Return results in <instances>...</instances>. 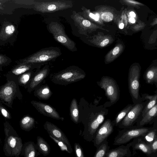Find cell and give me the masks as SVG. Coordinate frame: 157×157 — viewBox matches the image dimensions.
<instances>
[{
  "label": "cell",
  "instance_id": "1",
  "mask_svg": "<svg viewBox=\"0 0 157 157\" xmlns=\"http://www.w3.org/2000/svg\"><path fill=\"white\" fill-rule=\"evenodd\" d=\"M5 136L3 150L8 157H18L21 154L22 141L15 130L8 122L4 124Z\"/></svg>",
  "mask_w": 157,
  "mask_h": 157
},
{
  "label": "cell",
  "instance_id": "2",
  "mask_svg": "<svg viewBox=\"0 0 157 157\" xmlns=\"http://www.w3.org/2000/svg\"><path fill=\"white\" fill-rule=\"evenodd\" d=\"M86 76L85 72L76 66H71L58 72L52 74L51 81L54 83L67 85L83 79Z\"/></svg>",
  "mask_w": 157,
  "mask_h": 157
},
{
  "label": "cell",
  "instance_id": "3",
  "mask_svg": "<svg viewBox=\"0 0 157 157\" xmlns=\"http://www.w3.org/2000/svg\"><path fill=\"white\" fill-rule=\"evenodd\" d=\"M62 54L60 49L51 47L42 48L29 56L25 61L26 64H39L42 66L55 60Z\"/></svg>",
  "mask_w": 157,
  "mask_h": 157
},
{
  "label": "cell",
  "instance_id": "4",
  "mask_svg": "<svg viewBox=\"0 0 157 157\" xmlns=\"http://www.w3.org/2000/svg\"><path fill=\"white\" fill-rule=\"evenodd\" d=\"M73 6V2L70 0H39L35 1L34 7L35 10L45 13L64 10Z\"/></svg>",
  "mask_w": 157,
  "mask_h": 157
},
{
  "label": "cell",
  "instance_id": "5",
  "mask_svg": "<svg viewBox=\"0 0 157 157\" xmlns=\"http://www.w3.org/2000/svg\"><path fill=\"white\" fill-rule=\"evenodd\" d=\"M50 32L58 42L72 52L77 50L75 42L65 33L62 25L56 22H52L48 26Z\"/></svg>",
  "mask_w": 157,
  "mask_h": 157
},
{
  "label": "cell",
  "instance_id": "6",
  "mask_svg": "<svg viewBox=\"0 0 157 157\" xmlns=\"http://www.w3.org/2000/svg\"><path fill=\"white\" fill-rule=\"evenodd\" d=\"M152 129L147 127H139L121 131L115 137L113 145H120L126 144L132 139L144 136Z\"/></svg>",
  "mask_w": 157,
  "mask_h": 157
},
{
  "label": "cell",
  "instance_id": "7",
  "mask_svg": "<svg viewBox=\"0 0 157 157\" xmlns=\"http://www.w3.org/2000/svg\"><path fill=\"white\" fill-rule=\"evenodd\" d=\"M98 85L105 91V94L112 102L116 101L118 98V92L115 81L107 77H103Z\"/></svg>",
  "mask_w": 157,
  "mask_h": 157
},
{
  "label": "cell",
  "instance_id": "8",
  "mask_svg": "<svg viewBox=\"0 0 157 157\" xmlns=\"http://www.w3.org/2000/svg\"><path fill=\"white\" fill-rule=\"evenodd\" d=\"M113 131V125L109 120L106 121L96 131L92 142L97 148L105 140Z\"/></svg>",
  "mask_w": 157,
  "mask_h": 157
},
{
  "label": "cell",
  "instance_id": "9",
  "mask_svg": "<svg viewBox=\"0 0 157 157\" xmlns=\"http://www.w3.org/2000/svg\"><path fill=\"white\" fill-rule=\"evenodd\" d=\"M44 127L49 135L64 143L73 152V150L68 139L59 128L53 124L47 121L44 124Z\"/></svg>",
  "mask_w": 157,
  "mask_h": 157
},
{
  "label": "cell",
  "instance_id": "10",
  "mask_svg": "<svg viewBox=\"0 0 157 157\" xmlns=\"http://www.w3.org/2000/svg\"><path fill=\"white\" fill-rule=\"evenodd\" d=\"M31 103L39 113L44 116L62 121L64 119L60 116L55 109L48 104L35 101H32Z\"/></svg>",
  "mask_w": 157,
  "mask_h": 157
},
{
  "label": "cell",
  "instance_id": "11",
  "mask_svg": "<svg viewBox=\"0 0 157 157\" xmlns=\"http://www.w3.org/2000/svg\"><path fill=\"white\" fill-rule=\"evenodd\" d=\"M49 66L46 65L42 69H37L28 85V91L30 92L38 87L41 82L47 77L50 71Z\"/></svg>",
  "mask_w": 157,
  "mask_h": 157
},
{
  "label": "cell",
  "instance_id": "12",
  "mask_svg": "<svg viewBox=\"0 0 157 157\" xmlns=\"http://www.w3.org/2000/svg\"><path fill=\"white\" fill-rule=\"evenodd\" d=\"M140 78L139 71L137 69H133L129 75L128 86L132 95L136 99H138L139 96Z\"/></svg>",
  "mask_w": 157,
  "mask_h": 157
},
{
  "label": "cell",
  "instance_id": "13",
  "mask_svg": "<svg viewBox=\"0 0 157 157\" xmlns=\"http://www.w3.org/2000/svg\"><path fill=\"white\" fill-rule=\"evenodd\" d=\"M143 106L137 104L135 105L128 113L121 124L120 127L128 128L131 127L140 114Z\"/></svg>",
  "mask_w": 157,
  "mask_h": 157
},
{
  "label": "cell",
  "instance_id": "14",
  "mask_svg": "<svg viewBox=\"0 0 157 157\" xmlns=\"http://www.w3.org/2000/svg\"><path fill=\"white\" fill-rule=\"evenodd\" d=\"M132 144L131 142L126 145H121L116 148L109 150L105 157H130L131 152L130 148Z\"/></svg>",
  "mask_w": 157,
  "mask_h": 157
},
{
  "label": "cell",
  "instance_id": "15",
  "mask_svg": "<svg viewBox=\"0 0 157 157\" xmlns=\"http://www.w3.org/2000/svg\"><path fill=\"white\" fill-rule=\"evenodd\" d=\"M132 142L131 147L133 151H141L149 157H150L153 153L150 144L146 142L141 136L134 139Z\"/></svg>",
  "mask_w": 157,
  "mask_h": 157
},
{
  "label": "cell",
  "instance_id": "16",
  "mask_svg": "<svg viewBox=\"0 0 157 157\" xmlns=\"http://www.w3.org/2000/svg\"><path fill=\"white\" fill-rule=\"evenodd\" d=\"M12 82H8L1 88L0 98L4 101L10 102L12 101L16 92V86Z\"/></svg>",
  "mask_w": 157,
  "mask_h": 157
},
{
  "label": "cell",
  "instance_id": "17",
  "mask_svg": "<svg viewBox=\"0 0 157 157\" xmlns=\"http://www.w3.org/2000/svg\"><path fill=\"white\" fill-rule=\"evenodd\" d=\"M71 17L73 20L75 25L78 28V31L80 34H84V31L91 27V22L85 19L75 11H72Z\"/></svg>",
  "mask_w": 157,
  "mask_h": 157
},
{
  "label": "cell",
  "instance_id": "18",
  "mask_svg": "<svg viewBox=\"0 0 157 157\" xmlns=\"http://www.w3.org/2000/svg\"><path fill=\"white\" fill-rule=\"evenodd\" d=\"M40 154L36 144L33 142H27L23 144L21 154L24 157H38Z\"/></svg>",
  "mask_w": 157,
  "mask_h": 157
},
{
  "label": "cell",
  "instance_id": "19",
  "mask_svg": "<svg viewBox=\"0 0 157 157\" xmlns=\"http://www.w3.org/2000/svg\"><path fill=\"white\" fill-rule=\"evenodd\" d=\"M52 93L47 85L38 87L35 89L34 95L39 99L43 100L48 99L51 96Z\"/></svg>",
  "mask_w": 157,
  "mask_h": 157
},
{
  "label": "cell",
  "instance_id": "20",
  "mask_svg": "<svg viewBox=\"0 0 157 157\" xmlns=\"http://www.w3.org/2000/svg\"><path fill=\"white\" fill-rule=\"evenodd\" d=\"M37 143L38 150L44 156L48 155L50 152V147L47 142L40 136L37 137Z\"/></svg>",
  "mask_w": 157,
  "mask_h": 157
},
{
  "label": "cell",
  "instance_id": "21",
  "mask_svg": "<svg viewBox=\"0 0 157 157\" xmlns=\"http://www.w3.org/2000/svg\"><path fill=\"white\" fill-rule=\"evenodd\" d=\"M157 105L156 104L152 108L149 110L144 115L139 123V126L142 127L149 123L157 115Z\"/></svg>",
  "mask_w": 157,
  "mask_h": 157
},
{
  "label": "cell",
  "instance_id": "22",
  "mask_svg": "<svg viewBox=\"0 0 157 157\" xmlns=\"http://www.w3.org/2000/svg\"><path fill=\"white\" fill-rule=\"evenodd\" d=\"M70 115L72 120L75 123L79 122L78 110L77 101L75 98L72 99L70 107Z\"/></svg>",
  "mask_w": 157,
  "mask_h": 157
},
{
  "label": "cell",
  "instance_id": "23",
  "mask_svg": "<svg viewBox=\"0 0 157 157\" xmlns=\"http://www.w3.org/2000/svg\"><path fill=\"white\" fill-rule=\"evenodd\" d=\"M42 66L39 64H29L24 65L13 69L12 73L15 75H19L32 69L40 68Z\"/></svg>",
  "mask_w": 157,
  "mask_h": 157
},
{
  "label": "cell",
  "instance_id": "24",
  "mask_svg": "<svg viewBox=\"0 0 157 157\" xmlns=\"http://www.w3.org/2000/svg\"><path fill=\"white\" fill-rule=\"evenodd\" d=\"M35 121L33 118L27 116L24 117L20 122L21 127L22 129L29 131L34 127Z\"/></svg>",
  "mask_w": 157,
  "mask_h": 157
},
{
  "label": "cell",
  "instance_id": "25",
  "mask_svg": "<svg viewBox=\"0 0 157 157\" xmlns=\"http://www.w3.org/2000/svg\"><path fill=\"white\" fill-rule=\"evenodd\" d=\"M110 147L106 140L97 148L96 151L93 157H105Z\"/></svg>",
  "mask_w": 157,
  "mask_h": 157
},
{
  "label": "cell",
  "instance_id": "26",
  "mask_svg": "<svg viewBox=\"0 0 157 157\" xmlns=\"http://www.w3.org/2000/svg\"><path fill=\"white\" fill-rule=\"evenodd\" d=\"M32 72H28L25 73L19 76L18 82L20 85H25L30 83L33 76Z\"/></svg>",
  "mask_w": 157,
  "mask_h": 157
},
{
  "label": "cell",
  "instance_id": "27",
  "mask_svg": "<svg viewBox=\"0 0 157 157\" xmlns=\"http://www.w3.org/2000/svg\"><path fill=\"white\" fill-rule=\"evenodd\" d=\"M156 132V129H152L142 137L146 142L150 144L157 136Z\"/></svg>",
  "mask_w": 157,
  "mask_h": 157
},
{
  "label": "cell",
  "instance_id": "28",
  "mask_svg": "<svg viewBox=\"0 0 157 157\" xmlns=\"http://www.w3.org/2000/svg\"><path fill=\"white\" fill-rule=\"evenodd\" d=\"M146 98L149 99L150 101L143 111V117L149 110L152 108L156 104L157 95L156 94L152 96H146Z\"/></svg>",
  "mask_w": 157,
  "mask_h": 157
},
{
  "label": "cell",
  "instance_id": "29",
  "mask_svg": "<svg viewBox=\"0 0 157 157\" xmlns=\"http://www.w3.org/2000/svg\"><path fill=\"white\" fill-rule=\"evenodd\" d=\"M145 79L148 83L157 82V71L155 69H152L148 71L145 76Z\"/></svg>",
  "mask_w": 157,
  "mask_h": 157
},
{
  "label": "cell",
  "instance_id": "30",
  "mask_svg": "<svg viewBox=\"0 0 157 157\" xmlns=\"http://www.w3.org/2000/svg\"><path fill=\"white\" fill-rule=\"evenodd\" d=\"M132 108L131 106H128L121 111L117 116L115 120V123L116 125H117L118 124Z\"/></svg>",
  "mask_w": 157,
  "mask_h": 157
},
{
  "label": "cell",
  "instance_id": "31",
  "mask_svg": "<svg viewBox=\"0 0 157 157\" xmlns=\"http://www.w3.org/2000/svg\"><path fill=\"white\" fill-rule=\"evenodd\" d=\"M49 136L57 144L62 151H65L69 154H71L72 152L64 143L55 139L50 135H49Z\"/></svg>",
  "mask_w": 157,
  "mask_h": 157
},
{
  "label": "cell",
  "instance_id": "32",
  "mask_svg": "<svg viewBox=\"0 0 157 157\" xmlns=\"http://www.w3.org/2000/svg\"><path fill=\"white\" fill-rule=\"evenodd\" d=\"M74 148L76 157H85L82 148L78 143H75Z\"/></svg>",
  "mask_w": 157,
  "mask_h": 157
},
{
  "label": "cell",
  "instance_id": "33",
  "mask_svg": "<svg viewBox=\"0 0 157 157\" xmlns=\"http://www.w3.org/2000/svg\"><path fill=\"white\" fill-rule=\"evenodd\" d=\"M113 18V14L109 12H105L103 13L101 15V19L106 22H109L111 21Z\"/></svg>",
  "mask_w": 157,
  "mask_h": 157
},
{
  "label": "cell",
  "instance_id": "34",
  "mask_svg": "<svg viewBox=\"0 0 157 157\" xmlns=\"http://www.w3.org/2000/svg\"><path fill=\"white\" fill-rule=\"evenodd\" d=\"M0 111L3 117L7 119L10 118V116L7 110L0 105Z\"/></svg>",
  "mask_w": 157,
  "mask_h": 157
},
{
  "label": "cell",
  "instance_id": "35",
  "mask_svg": "<svg viewBox=\"0 0 157 157\" xmlns=\"http://www.w3.org/2000/svg\"><path fill=\"white\" fill-rule=\"evenodd\" d=\"M151 150L153 153L157 151V136H156L153 142L150 144Z\"/></svg>",
  "mask_w": 157,
  "mask_h": 157
},
{
  "label": "cell",
  "instance_id": "36",
  "mask_svg": "<svg viewBox=\"0 0 157 157\" xmlns=\"http://www.w3.org/2000/svg\"><path fill=\"white\" fill-rule=\"evenodd\" d=\"M15 31V28L12 25H9L6 27L5 29L6 33L8 34H11Z\"/></svg>",
  "mask_w": 157,
  "mask_h": 157
},
{
  "label": "cell",
  "instance_id": "37",
  "mask_svg": "<svg viewBox=\"0 0 157 157\" xmlns=\"http://www.w3.org/2000/svg\"><path fill=\"white\" fill-rule=\"evenodd\" d=\"M89 16L90 17L94 19L96 21H98L99 18V15L98 13H96L95 15L92 13H90L89 14Z\"/></svg>",
  "mask_w": 157,
  "mask_h": 157
},
{
  "label": "cell",
  "instance_id": "38",
  "mask_svg": "<svg viewBox=\"0 0 157 157\" xmlns=\"http://www.w3.org/2000/svg\"><path fill=\"white\" fill-rule=\"evenodd\" d=\"M109 43V39H105L101 43L100 45L101 47H103L107 44Z\"/></svg>",
  "mask_w": 157,
  "mask_h": 157
},
{
  "label": "cell",
  "instance_id": "39",
  "mask_svg": "<svg viewBox=\"0 0 157 157\" xmlns=\"http://www.w3.org/2000/svg\"><path fill=\"white\" fill-rule=\"evenodd\" d=\"M120 50L119 48L118 47H115L113 49V54L114 55H117L119 52Z\"/></svg>",
  "mask_w": 157,
  "mask_h": 157
},
{
  "label": "cell",
  "instance_id": "40",
  "mask_svg": "<svg viewBox=\"0 0 157 157\" xmlns=\"http://www.w3.org/2000/svg\"><path fill=\"white\" fill-rule=\"evenodd\" d=\"M130 21L132 23H135L136 21L134 18L131 17L129 19Z\"/></svg>",
  "mask_w": 157,
  "mask_h": 157
},
{
  "label": "cell",
  "instance_id": "41",
  "mask_svg": "<svg viewBox=\"0 0 157 157\" xmlns=\"http://www.w3.org/2000/svg\"><path fill=\"white\" fill-rule=\"evenodd\" d=\"M130 15L131 17H135L136 15L135 13L132 11L130 13Z\"/></svg>",
  "mask_w": 157,
  "mask_h": 157
},
{
  "label": "cell",
  "instance_id": "42",
  "mask_svg": "<svg viewBox=\"0 0 157 157\" xmlns=\"http://www.w3.org/2000/svg\"><path fill=\"white\" fill-rule=\"evenodd\" d=\"M124 24L123 23H121L120 24L119 27L121 29H123L124 27Z\"/></svg>",
  "mask_w": 157,
  "mask_h": 157
},
{
  "label": "cell",
  "instance_id": "43",
  "mask_svg": "<svg viewBox=\"0 0 157 157\" xmlns=\"http://www.w3.org/2000/svg\"><path fill=\"white\" fill-rule=\"evenodd\" d=\"M150 157H157V152L153 153L152 155Z\"/></svg>",
  "mask_w": 157,
  "mask_h": 157
},
{
  "label": "cell",
  "instance_id": "44",
  "mask_svg": "<svg viewBox=\"0 0 157 157\" xmlns=\"http://www.w3.org/2000/svg\"><path fill=\"white\" fill-rule=\"evenodd\" d=\"M1 143V139L0 138V146Z\"/></svg>",
  "mask_w": 157,
  "mask_h": 157
},
{
  "label": "cell",
  "instance_id": "45",
  "mask_svg": "<svg viewBox=\"0 0 157 157\" xmlns=\"http://www.w3.org/2000/svg\"><path fill=\"white\" fill-rule=\"evenodd\" d=\"M1 57L0 56V60H1Z\"/></svg>",
  "mask_w": 157,
  "mask_h": 157
}]
</instances>
